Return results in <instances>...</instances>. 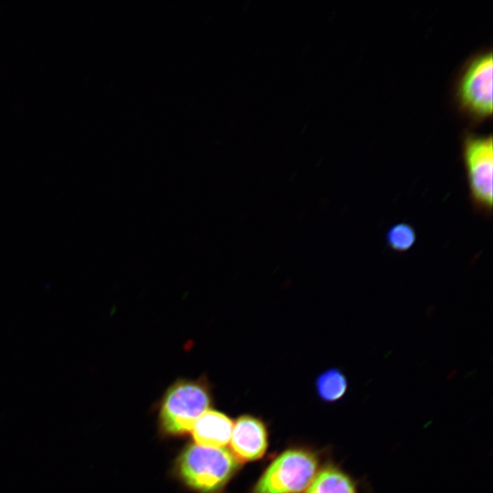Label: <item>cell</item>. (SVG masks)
Segmentation results:
<instances>
[{"label": "cell", "instance_id": "5", "mask_svg": "<svg viewBox=\"0 0 493 493\" xmlns=\"http://www.w3.org/2000/svg\"><path fill=\"white\" fill-rule=\"evenodd\" d=\"M461 156L473 211L490 218L493 208V137L465 131Z\"/></svg>", "mask_w": 493, "mask_h": 493}, {"label": "cell", "instance_id": "6", "mask_svg": "<svg viewBox=\"0 0 493 493\" xmlns=\"http://www.w3.org/2000/svg\"><path fill=\"white\" fill-rule=\"evenodd\" d=\"M268 440V429L264 420L245 414L233 424L229 450L242 464L257 461L265 456Z\"/></svg>", "mask_w": 493, "mask_h": 493}, {"label": "cell", "instance_id": "7", "mask_svg": "<svg viewBox=\"0 0 493 493\" xmlns=\"http://www.w3.org/2000/svg\"><path fill=\"white\" fill-rule=\"evenodd\" d=\"M233 420L225 413L208 409L194 423L191 434L198 446L223 448L230 441Z\"/></svg>", "mask_w": 493, "mask_h": 493}, {"label": "cell", "instance_id": "9", "mask_svg": "<svg viewBox=\"0 0 493 493\" xmlns=\"http://www.w3.org/2000/svg\"><path fill=\"white\" fill-rule=\"evenodd\" d=\"M314 386L320 400L325 403H336L346 394L349 381L341 369L330 367L318 374Z\"/></svg>", "mask_w": 493, "mask_h": 493}, {"label": "cell", "instance_id": "1", "mask_svg": "<svg viewBox=\"0 0 493 493\" xmlns=\"http://www.w3.org/2000/svg\"><path fill=\"white\" fill-rule=\"evenodd\" d=\"M242 467L227 448L187 444L172 467L173 477L194 493H224Z\"/></svg>", "mask_w": 493, "mask_h": 493}, {"label": "cell", "instance_id": "3", "mask_svg": "<svg viewBox=\"0 0 493 493\" xmlns=\"http://www.w3.org/2000/svg\"><path fill=\"white\" fill-rule=\"evenodd\" d=\"M493 56L491 47L470 55L459 67L452 86V100L457 113L471 126L492 116Z\"/></svg>", "mask_w": 493, "mask_h": 493}, {"label": "cell", "instance_id": "10", "mask_svg": "<svg viewBox=\"0 0 493 493\" xmlns=\"http://www.w3.org/2000/svg\"><path fill=\"white\" fill-rule=\"evenodd\" d=\"M417 240L415 228L409 223L400 222L391 226L385 233L387 246L395 253H404L414 247Z\"/></svg>", "mask_w": 493, "mask_h": 493}, {"label": "cell", "instance_id": "2", "mask_svg": "<svg viewBox=\"0 0 493 493\" xmlns=\"http://www.w3.org/2000/svg\"><path fill=\"white\" fill-rule=\"evenodd\" d=\"M213 402L212 386L205 375L179 378L163 394L157 414L159 435L163 438L183 437Z\"/></svg>", "mask_w": 493, "mask_h": 493}, {"label": "cell", "instance_id": "8", "mask_svg": "<svg viewBox=\"0 0 493 493\" xmlns=\"http://www.w3.org/2000/svg\"><path fill=\"white\" fill-rule=\"evenodd\" d=\"M304 493H362L357 482L343 468L331 461L322 464Z\"/></svg>", "mask_w": 493, "mask_h": 493}, {"label": "cell", "instance_id": "4", "mask_svg": "<svg viewBox=\"0 0 493 493\" xmlns=\"http://www.w3.org/2000/svg\"><path fill=\"white\" fill-rule=\"evenodd\" d=\"M322 452L291 446L268 464L248 493H304L322 466Z\"/></svg>", "mask_w": 493, "mask_h": 493}]
</instances>
